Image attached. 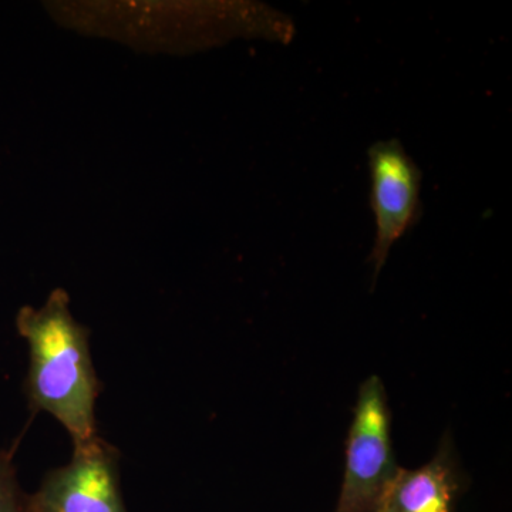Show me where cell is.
Listing matches in <instances>:
<instances>
[{
	"mask_svg": "<svg viewBox=\"0 0 512 512\" xmlns=\"http://www.w3.org/2000/svg\"><path fill=\"white\" fill-rule=\"evenodd\" d=\"M16 329L29 345L25 390L30 407L55 417L72 437L73 447L96 439L101 383L89 329L74 319L67 292L55 289L42 308H20Z\"/></svg>",
	"mask_w": 512,
	"mask_h": 512,
	"instance_id": "cell-1",
	"label": "cell"
},
{
	"mask_svg": "<svg viewBox=\"0 0 512 512\" xmlns=\"http://www.w3.org/2000/svg\"><path fill=\"white\" fill-rule=\"evenodd\" d=\"M392 416L377 376L360 386L346 441L345 476L335 512H379L399 476L392 446Z\"/></svg>",
	"mask_w": 512,
	"mask_h": 512,
	"instance_id": "cell-2",
	"label": "cell"
},
{
	"mask_svg": "<svg viewBox=\"0 0 512 512\" xmlns=\"http://www.w3.org/2000/svg\"><path fill=\"white\" fill-rule=\"evenodd\" d=\"M369 207L375 220V242L369 262L373 282L383 271L390 251L423 217V171L399 138L373 143L367 150Z\"/></svg>",
	"mask_w": 512,
	"mask_h": 512,
	"instance_id": "cell-3",
	"label": "cell"
},
{
	"mask_svg": "<svg viewBox=\"0 0 512 512\" xmlns=\"http://www.w3.org/2000/svg\"><path fill=\"white\" fill-rule=\"evenodd\" d=\"M30 512H127L120 490L119 451L99 436L74 447L66 466L49 471L29 495Z\"/></svg>",
	"mask_w": 512,
	"mask_h": 512,
	"instance_id": "cell-4",
	"label": "cell"
},
{
	"mask_svg": "<svg viewBox=\"0 0 512 512\" xmlns=\"http://www.w3.org/2000/svg\"><path fill=\"white\" fill-rule=\"evenodd\" d=\"M463 488L451 441L444 437L433 460L417 470H400L379 512H456Z\"/></svg>",
	"mask_w": 512,
	"mask_h": 512,
	"instance_id": "cell-5",
	"label": "cell"
},
{
	"mask_svg": "<svg viewBox=\"0 0 512 512\" xmlns=\"http://www.w3.org/2000/svg\"><path fill=\"white\" fill-rule=\"evenodd\" d=\"M13 457L15 448L0 450V512H30L29 495L20 488Z\"/></svg>",
	"mask_w": 512,
	"mask_h": 512,
	"instance_id": "cell-6",
	"label": "cell"
}]
</instances>
